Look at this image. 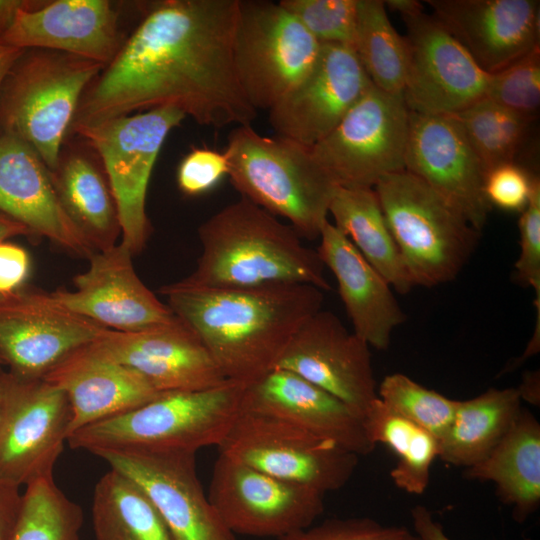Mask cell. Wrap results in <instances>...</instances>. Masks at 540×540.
I'll return each instance as SVG.
<instances>
[{
    "mask_svg": "<svg viewBox=\"0 0 540 540\" xmlns=\"http://www.w3.org/2000/svg\"><path fill=\"white\" fill-rule=\"evenodd\" d=\"M239 0L149 5L115 58L85 90L71 128L159 107L204 126L251 125L233 41ZM71 130V129H70Z\"/></svg>",
    "mask_w": 540,
    "mask_h": 540,
    "instance_id": "cell-1",
    "label": "cell"
},
{
    "mask_svg": "<svg viewBox=\"0 0 540 540\" xmlns=\"http://www.w3.org/2000/svg\"><path fill=\"white\" fill-rule=\"evenodd\" d=\"M159 292L201 340L224 377L245 386L275 368L324 299L319 288L295 283L210 288L180 280L163 285Z\"/></svg>",
    "mask_w": 540,
    "mask_h": 540,
    "instance_id": "cell-2",
    "label": "cell"
},
{
    "mask_svg": "<svg viewBox=\"0 0 540 540\" xmlns=\"http://www.w3.org/2000/svg\"><path fill=\"white\" fill-rule=\"evenodd\" d=\"M202 251L187 284L210 288H253L308 284L331 289L317 251L299 234L248 199L228 204L198 228Z\"/></svg>",
    "mask_w": 540,
    "mask_h": 540,
    "instance_id": "cell-3",
    "label": "cell"
},
{
    "mask_svg": "<svg viewBox=\"0 0 540 540\" xmlns=\"http://www.w3.org/2000/svg\"><path fill=\"white\" fill-rule=\"evenodd\" d=\"M224 152L228 176L241 197L287 219L300 237L319 238L338 185L310 147L240 125L231 131Z\"/></svg>",
    "mask_w": 540,
    "mask_h": 540,
    "instance_id": "cell-4",
    "label": "cell"
},
{
    "mask_svg": "<svg viewBox=\"0 0 540 540\" xmlns=\"http://www.w3.org/2000/svg\"><path fill=\"white\" fill-rule=\"evenodd\" d=\"M245 385L164 392L125 413L90 424L67 439L72 449L185 451L219 446L242 411Z\"/></svg>",
    "mask_w": 540,
    "mask_h": 540,
    "instance_id": "cell-5",
    "label": "cell"
},
{
    "mask_svg": "<svg viewBox=\"0 0 540 540\" xmlns=\"http://www.w3.org/2000/svg\"><path fill=\"white\" fill-rule=\"evenodd\" d=\"M104 68L71 54L24 50L0 89V133L27 143L54 170L80 100Z\"/></svg>",
    "mask_w": 540,
    "mask_h": 540,
    "instance_id": "cell-6",
    "label": "cell"
},
{
    "mask_svg": "<svg viewBox=\"0 0 540 540\" xmlns=\"http://www.w3.org/2000/svg\"><path fill=\"white\" fill-rule=\"evenodd\" d=\"M374 190L413 285L434 287L455 279L481 232L406 170L382 177Z\"/></svg>",
    "mask_w": 540,
    "mask_h": 540,
    "instance_id": "cell-7",
    "label": "cell"
},
{
    "mask_svg": "<svg viewBox=\"0 0 540 540\" xmlns=\"http://www.w3.org/2000/svg\"><path fill=\"white\" fill-rule=\"evenodd\" d=\"M186 118L159 107L71 128L98 156L110 185L121 243L139 254L151 232L146 196L153 167L169 133Z\"/></svg>",
    "mask_w": 540,
    "mask_h": 540,
    "instance_id": "cell-8",
    "label": "cell"
},
{
    "mask_svg": "<svg viewBox=\"0 0 540 540\" xmlns=\"http://www.w3.org/2000/svg\"><path fill=\"white\" fill-rule=\"evenodd\" d=\"M321 44L279 2L239 0L233 41L249 104L269 111L312 68Z\"/></svg>",
    "mask_w": 540,
    "mask_h": 540,
    "instance_id": "cell-9",
    "label": "cell"
},
{
    "mask_svg": "<svg viewBox=\"0 0 540 540\" xmlns=\"http://www.w3.org/2000/svg\"><path fill=\"white\" fill-rule=\"evenodd\" d=\"M219 454L323 495L344 487L359 456L279 418L241 411Z\"/></svg>",
    "mask_w": 540,
    "mask_h": 540,
    "instance_id": "cell-10",
    "label": "cell"
},
{
    "mask_svg": "<svg viewBox=\"0 0 540 540\" xmlns=\"http://www.w3.org/2000/svg\"><path fill=\"white\" fill-rule=\"evenodd\" d=\"M408 131L409 110L403 95L372 84L310 149L338 186L374 188L382 177L404 170Z\"/></svg>",
    "mask_w": 540,
    "mask_h": 540,
    "instance_id": "cell-11",
    "label": "cell"
},
{
    "mask_svg": "<svg viewBox=\"0 0 540 540\" xmlns=\"http://www.w3.org/2000/svg\"><path fill=\"white\" fill-rule=\"evenodd\" d=\"M208 499L235 535L280 539L313 525L324 495L284 481L222 454L216 459Z\"/></svg>",
    "mask_w": 540,
    "mask_h": 540,
    "instance_id": "cell-12",
    "label": "cell"
},
{
    "mask_svg": "<svg viewBox=\"0 0 540 540\" xmlns=\"http://www.w3.org/2000/svg\"><path fill=\"white\" fill-rule=\"evenodd\" d=\"M65 393L44 378L8 371L0 415V478L18 487L53 476L69 435Z\"/></svg>",
    "mask_w": 540,
    "mask_h": 540,
    "instance_id": "cell-13",
    "label": "cell"
},
{
    "mask_svg": "<svg viewBox=\"0 0 540 540\" xmlns=\"http://www.w3.org/2000/svg\"><path fill=\"white\" fill-rule=\"evenodd\" d=\"M402 19L408 53L402 95L410 112L452 115L485 98L489 74L432 14Z\"/></svg>",
    "mask_w": 540,
    "mask_h": 540,
    "instance_id": "cell-14",
    "label": "cell"
},
{
    "mask_svg": "<svg viewBox=\"0 0 540 540\" xmlns=\"http://www.w3.org/2000/svg\"><path fill=\"white\" fill-rule=\"evenodd\" d=\"M93 454L145 492L174 540H235L203 491L196 453L104 449Z\"/></svg>",
    "mask_w": 540,
    "mask_h": 540,
    "instance_id": "cell-15",
    "label": "cell"
},
{
    "mask_svg": "<svg viewBox=\"0 0 540 540\" xmlns=\"http://www.w3.org/2000/svg\"><path fill=\"white\" fill-rule=\"evenodd\" d=\"M107 330L46 292L20 289L0 300V358L17 377L44 378L71 352Z\"/></svg>",
    "mask_w": 540,
    "mask_h": 540,
    "instance_id": "cell-16",
    "label": "cell"
},
{
    "mask_svg": "<svg viewBox=\"0 0 540 540\" xmlns=\"http://www.w3.org/2000/svg\"><path fill=\"white\" fill-rule=\"evenodd\" d=\"M404 170L424 181L482 231L492 210L484 193L486 170L452 116L409 111Z\"/></svg>",
    "mask_w": 540,
    "mask_h": 540,
    "instance_id": "cell-17",
    "label": "cell"
},
{
    "mask_svg": "<svg viewBox=\"0 0 540 540\" xmlns=\"http://www.w3.org/2000/svg\"><path fill=\"white\" fill-rule=\"evenodd\" d=\"M371 85L352 47L321 44L309 72L268 111L269 123L278 136L311 148Z\"/></svg>",
    "mask_w": 540,
    "mask_h": 540,
    "instance_id": "cell-18",
    "label": "cell"
},
{
    "mask_svg": "<svg viewBox=\"0 0 540 540\" xmlns=\"http://www.w3.org/2000/svg\"><path fill=\"white\" fill-rule=\"evenodd\" d=\"M275 368L303 377L361 418L378 397L369 346L330 311L321 309L300 327Z\"/></svg>",
    "mask_w": 540,
    "mask_h": 540,
    "instance_id": "cell-19",
    "label": "cell"
},
{
    "mask_svg": "<svg viewBox=\"0 0 540 540\" xmlns=\"http://www.w3.org/2000/svg\"><path fill=\"white\" fill-rule=\"evenodd\" d=\"M133 256L121 242L97 251L88 258V269L74 276V290L58 288L49 294L66 309L109 330L136 332L174 321L168 305L137 275Z\"/></svg>",
    "mask_w": 540,
    "mask_h": 540,
    "instance_id": "cell-20",
    "label": "cell"
},
{
    "mask_svg": "<svg viewBox=\"0 0 540 540\" xmlns=\"http://www.w3.org/2000/svg\"><path fill=\"white\" fill-rule=\"evenodd\" d=\"M96 342L161 393L209 389L229 381L197 335L177 317L136 332L108 329Z\"/></svg>",
    "mask_w": 540,
    "mask_h": 540,
    "instance_id": "cell-21",
    "label": "cell"
},
{
    "mask_svg": "<svg viewBox=\"0 0 540 540\" xmlns=\"http://www.w3.org/2000/svg\"><path fill=\"white\" fill-rule=\"evenodd\" d=\"M125 39L111 1L56 0L21 10L1 42L21 50L71 54L106 67Z\"/></svg>",
    "mask_w": 540,
    "mask_h": 540,
    "instance_id": "cell-22",
    "label": "cell"
},
{
    "mask_svg": "<svg viewBox=\"0 0 540 540\" xmlns=\"http://www.w3.org/2000/svg\"><path fill=\"white\" fill-rule=\"evenodd\" d=\"M475 63L493 74L539 46V1L426 0Z\"/></svg>",
    "mask_w": 540,
    "mask_h": 540,
    "instance_id": "cell-23",
    "label": "cell"
},
{
    "mask_svg": "<svg viewBox=\"0 0 540 540\" xmlns=\"http://www.w3.org/2000/svg\"><path fill=\"white\" fill-rule=\"evenodd\" d=\"M242 411L279 418L358 456L369 455L375 448L360 416L289 370L274 368L246 386Z\"/></svg>",
    "mask_w": 540,
    "mask_h": 540,
    "instance_id": "cell-24",
    "label": "cell"
},
{
    "mask_svg": "<svg viewBox=\"0 0 540 540\" xmlns=\"http://www.w3.org/2000/svg\"><path fill=\"white\" fill-rule=\"evenodd\" d=\"M0 213L77 257L96 251L62 207L48 168L21 139L0 133Z\"/></svg>",
    "mask_w": 540,
    "mask_h": 540,
    "instance_id": "cell-25",
    "label": "cell"
},
{
    "mask_svg": "<svg viewBox=\"0 0 540 540\" xmlns=\"http://www.w3.org/2000/svg\"><path fill=\"white\" fill-rule=\"evenodd\" d=\"M96 341L71 352L44 377L68 399V437L162 394L139 373L106 354Z\"/></svg>",
    "mask_w": 540,
    "mask_h": 540,
    "instance_id": "cell-26",
    "label": "cell"
},
{
    "mask_svg": "<svg viewBox=\"0 0 540 540\" xmlns=\"http://www.w3.org/2000/svg\"><path fill=\"white\" fill-rule=\"evenodd\" d=\"M319 238L316 251L337 280L353 332L369 347L386 350L407 318L392 287L333 223L323 225Z\"/></svg>",
    "mask_w": 540,
    "mask_h": 540,
    "instance_id": "cell-27",
    "label": "cell"
},
{
    "mask_svg": "<svg viewBox=\"0 0 540 540\" xmlns=\"http://www.w3.org/2000/svg\"><path fill=\"white\" fill-rule=\"evenodd\" d=\"M94 156L93 150L63 146L56 168L49 173L65 212L97 252L115 246L121 228L106 174Z\"/></svg>",
    "mask_w": 540,
    "mask_h": 540,
    "instance_id": "cell-28",
    "label": "cell"
},
{
    "mask_svg": "<svg viewBox=\"0 0 540 540\" xmlns=\"http://www.w3.org/2000/svg\"><path fill=\"white\" fill-rule=\"evenodd\" d=\"M465 475L493 482L518 522L535 512L540 504V424L534 415L522 409L502 440Z\"/></svg>",
    "mask_w": 540,
    "mask_h": 540,
    "instance_id": "cell-29",
    "label": "cell"
},
{
    "mask_svg": "<svg viewBox=\"0 0 540 540\" xmlns=\"http://www.w3.org/2000/svg\"><path fill=\"white\" fill-rule=\"evenodd\" d=\"M334 225L400 294L414 287L374 188L337 186L329 206Z\"/></svg>",
    "mask_w": 540,
    "mask_h": 540,
    "instance_id": "cell-30",
    "label": "cell"
},
{
    "mask_svg": "<svg viewBox=\"0 0 540 540\" xmlns=\"http://www.w3.org/2000/svg\"><path fill=\"white\" fill-rule=\"evenodd\" d=\"M517 388H490L464 401L458 400L452 423L439 441V458L469 468L481 462L502 440L519 417Z\"/></svg>",
    "mask_w": 540,
    "mask_h": 540,
    "instance_id": "cell-31",
    "label": "cell"
},
{
    "mask_svg": "<svg viewBox=\"0 0 540 540\" xmlns=\"http://www.w3.org/2000/svg\"><path fill=\"white\" fill-rule=\"evenodd\" d=\"M91 520L96 540H174L145 492L112 468L95 485Z\"/></svg>",
    "mask_w": 540,
    "mask_h": 540,
    "instance_id": "cell-32",
    "label": "cell"
},
{
    "mask_svg": "<svg viewBox=\"0 0 540 540\" xmlns=\"http://www.w3.org/2000/svg\"><path fill=\"white\" fill-rule=\"evenodd\" d=\"M369 440L385 444L397 463L390 476L401 490L414 495L425 492L430 470L439 456V441L432 434L389 409L378 397L362 417Z\"/></svg>",
    "mask_w": 540,
    "mask_h": 540,
    "instance_id": "cell-33",
    "label": "cell"
},
{
    "mask_svg": "<svg viewBox=\"0 0 540 540\" xmlns=\"http://www.w3.org/2000/svg\"><path fill=\"white\" fill-rule=\"evenodd\" d=\"M354 51L374 86L390 94H403L407 44L391 24L384 1L358 0Z\"/></svg>",
    "mask_w": 540,
    "mask_h": 540,
    "instance_id": "cell-34",
    "label": "cell"
},
{
    "mask_svg": "<svg viewBox=\"0 0 540 540\" xmlns=\"http://www.w3.org/2000/svg\"><path fill=\"white\" fill-rule=\"evenodd\" d=\"M450 116L462 128L486 172L503 163L517 162L535 120L487 98Z\"/></svg>",
    "mask_w": 540,
    "mask_h": 540,
    "instance_id": "cell-35",
    "label": "cell"
},
{
    "mask_svg": "<svg viewBox=\"0 0 540 540\" xmlns=\"http://www.w3.org/2000/svg\"><path fill=\"white\" fill-rule=\"evenodd\" d=\"M81 507L56 485L53 476L26 485L9 540H81Z\"/></svg>",
    "mask_w": 540,
    "mask_h": 540,
    "instance_id": "cell-36",
    "label": "cell"
},
{
    "mask_svg": "<svg viewBox=\"0 0 540 540\" xmlns=\"http://www.w3.org/2000/svg\"><path fill=\"white\" fill-rule=\"evenodd\" d=\"M378 398L393 412L423 428L440 441L448 431L458 400L428 389L407 375H387L379 385Z\"/></svg>",
    "mask_w": 540,
    "mask_h": 540,
    "instance_id": "cell-37",
    "label": "cell"
},
{
    "mask_svg": "<svg viewBox=\"0 0 540 540\" xmlns=\"http://www.w3.org/2000/svg\"><path fill=\"white\" fill-rule=\"evenodd\" d=\"M320 44H338L354 49L358 0H280Z\"/></svg>",
    "mask_w": 540,
    "mask_h": 540,
    "instance_id": "cell-38",
    "label": "cell"
},
{
    "mask_svg": "<svg viewBox=\"0 0 540 540\" xmlns=\"http://www.w3.org/2000/svg\"><path fill=\"white\" fill-rule=\"evenodd\" d=\"M485 98L535 118L540 105V45L498 72L489 74Z\"/></svg>",
    "mask_w": 540,
    "mask_h": 540,
    "instance_id": "cell-39",
    "label": "cell"
},
{
    "mask_svg": "<svg viewBox=\"0 0 540 540\" xmlns=\"http://www.w3.org/2000/svg\"><path fill=\"white\" fill-rule=\"evenodd\" d=\"M278 540H421L405 526L385 525L368 517L331 518Z\"/></svg>",
    "mask_w": 540,
    "mask_h": 540,
    "instance_id": "cell-40",
    "label": "cell"
},
{
    "mask_svg": "<svg viewBox=\"0 0 540 540\" xmlns=\"http://www.w3.org/2000/svg\"><path fill=\"white\" fill-rule=\"evenodd\" d=\"M520 253L515 262L519 283L531 287L535 307L540 308V180H535L530 199L520 212Z\"/></svg>",
    "mask_w": 540,
    "mask_h": 540,
    "instance_id": "cell-41",
    "label": "cell"
},
{
    "mask_svg": "<svg viewBox=\"0 0 540 540\" xmlns=\"http://www.w3.org/2000/svg\"><path fill=\"white\" fill-rule=\"evenodd\" d=\"M537 178L538 175L519 162L497 165L485 174L486 199L491 207L521 212L530 199Z\"/></svg>",
    "mask_w": 540,
    "mask_h": 540,
    "instance_id": "cell-42",
    "label": "cell"
},
{
    "mask_svg": "<svg viewBox=\"0 0 540 540\" xmlns=\"http://www.w3.org/2000/svg\"><path fill=\"white\" fill-rule=\"evenodd\" d=\"M228 175L225 152L207 147L192 148L181 160L177 169V184L187 196L204 194Z\"/></svg>",
    "mask_w": 540,
    "mask_h": 540,
    "instance_id": "cell-43",
    "label": "cell"
},
{
    "mask_svg": "<svg viewBox=\"0 0 540 540\" xmlns=\"http://www.w3.org/2000/svg\"><path fill=\"white\" fill-rule=\"evenodd\" d=\"M30 269V256L23 247L7 241L0 243V295L22 289Z\"/></svg>",
    "mask_w": 540,
    "mask_h": 540,
    "instance_id": "cell-44",
    "label": "cell"
},
{
    "mask_svg": "<svg viewBox=\"0 0 540 540\" xmlns=\"http://www.w3.org/2000/svg\"><path fill=\"white\" fill-rule=\"evenodd\" d=\"M18 486L0 478V540H9L17 521L22 494Z\"/></svg>",
    "mask_w": 540,
    "mask_h": 540,
    "instance_id": "cell-45",
    "label": "cell"
},
{
    "mask_svg": "<svg viewBox=\"0 0 540 540\" xmlns=\"http://www.w3.org/2000/svg\"><path fill=\"white\" fill-rule=\"evenodd\" d=\"M414 532L421 540H451L441 524L436 522L432 513L424 506L417 505L411 510Z\"/></svg>",
    "mask_w": 540,
    "mask_h": 540,
    "instance_id": "cell-46",
    "label": "cell"
},
{
    "mask_svg": "<svg viewBox=\"0 0 540 540\" xmlns=\"http://www.w3.org/2000/svg\"><path fill=\"white\" fill-rule=\"evenodd\" d=\"M43 2L38 0H0V42L21 10L37 7Z\"/></svg>",
    "mask_w": 540,
    "mask_h": 540,
    "instance_id": "cell-47",
    "label": "cell"
},
{
    "mask_svg": "<svg viewBox=\"0 0 540 540\" xmlns=\"http://www.w3.org/2000/svg\"><path fill=\"white\" fill-rule=\"evenodd\" d=\"M15 236L34 237L26 226L0 213V243Z\"/></svg>",
    "mask_w": 540,
    "mask_h": 540,
    "instance_id": "cell-48",
    "label": "cell"
},
{
    "mask_svg": "<svg viewBox=\"0 0 540 540\" xmlns=\"http://www.w3.org/2000/svg\"><path fill=\"white\" fill-rule=\"evenodd\" d=\"M23 51L0 42V89L10 69Z\"/></svg>",
    "mask_w": 540,
    "mask_h": 540,
    "instance_id": "cell-49",
    "label": "cell"
},
{
    "mask_svg": "<svg viewBox=\"0 0 540 540\" xmlns=\"http://www.w3.org/2000/svg\"><path fill=\"white\" fill-rule=\"evenodd\" d=\"M385 6L399 13L401 17L408 16L424 10L421 2L416 0H387Z\"/></svg>",
    "mask_w": 540,
    "mask_h": 540,
    "instance_id": "cell-50",
    "label": "cell"
},
{
    "mask_svg": "<svg viewBox=\"0 0 540 540\" xmlns=\"http://www.w3.org/2000/svg\"><path fill=\"white\" fill-rule=\"evenodd\" d=\"M8 380V370L4 369V366L0 364V415Z\"/></svg>",
    "mask_w": 540,
    "mask_h": 540,
    "instance_id": "cell-51",
    "label": "cell"
},
{
    "mask_svg": "<svg viewBox=\"0 0 540 540\" xmlns=\"http://www.w3.org/2000/svg\"><path fill=\"white\" fill-rule=\"evenodd\" d=\"M0 364L4 366V363H3V361L1 360V358H0Z\"/></svg>",
    "mask_w": 540,
    "mask_h": 540,
    "instance_id": "cell-52",
    "label": "cell"
},
{
    "mask_svg": "<svg viewBox=\"0 0 540 540\" xmlns=\"http://www.w3.org/2000/svg\"><path fill=\"white\" fill-rule=\"evenodd\" d=\"M4 297H5V296H3V295H0V300H1L2 298H4Z\"/></svg>",
    "mask_w": 540,
    "mask_h": 540,
    "instance_id": "cell-53",
    "label": "cell"
}]
</instances>
